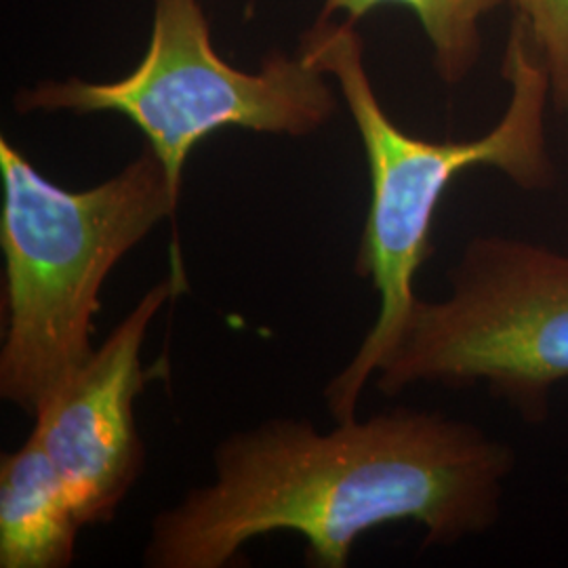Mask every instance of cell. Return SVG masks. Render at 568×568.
<instances>
[{
    "label": "cell",
    "instance_id": "cell-10",
    "mask_svg": "<svg viewBox=\"0 0 568 568\" xmlns=\"http://www.w3.org/2000/svg\"><path fill=\"white\" fill-rule=\"evenodd\" d=\"M567 239H568V230H567ZM567 248H568V246H567Z\"/></svg>",
    "mask_w": 568,
    "mask_h": 568
},
{
    "label": "cell",
    "instance_id": "cell-4",
    "mask_svg": "<svg viewBox=\"0 0 568 568\" xmlns=\"http://www.w3.org/2000/svg\"><path fill=\"white\" fill-rule=\"evenodd\" d=\"M448 284L445 300L417 297L375 387L396 396L422 384H485L527 424H544L554 392L568 384V248L476 236Z\"/></svg>",
    "mask_w": 568,
    "mask_h": 568
},
{
    "label": "cell",
    "instance_id": "cell-1",
    "mask_svg": "<svg viewBox=\"0 0 568 568\" xmlns=\"http://www.w3.org/2000/svg\"><path fill=\"white\" fill-rule=\"evenodd\" d=\"M516 453L483 427L396 406L321 434L272 419L225 438L215 480L161 511L143 565L222 568L255 537L300 532L314 568H344L368 530L415 523L426 546H457L501 518Z\"/></svg>",
    "mask_w": 568,
    "mask_h": 568
},
{
    "label": "cell",
    "instance_id": "cell-8",
    "mask_svg": "<svg viewBox=\"0 0 568 568\" xmlns=\"http://www.w3.org/2000/svg\"><path fill=\"white\" fill-rule=\"evenodd\" d=\"M509 0H325L318 20L344 13L356 23L373 9L400 4L415 13L432 47V63L440 81L457 87L483 58V21Z\"/></svg>",
    "mask_w": 568,
    "mask_h": 568
},
{
    "label": "cell",
    "instance_id": "cell-3",
    "mask_svg": "<svg viewBox=\"0 0 568 568\" xmlns=\"http://www.w3.org/2000/svg\"><path fill=\"white\" fill-rule=\"evenodd\" d=\"M4 339L0 396L30 417L65 386L95 345L103 283L122 257L173 220L180 192L145 148L114 178L65 190L0 138Z\"/></svg>",
    "mask_w": 568,
    "mask_h": 568
},
{
    "label": "cell",
    "instance_id": "cell-9",
    "mask_svg": "<svg viewBox=\"0 0 568 568\" xmlns=\"http://www.w3.org/2000/svg\"><path fill=\"white\" fill-rule=\"evenodd\" d=\"M548 72L551 108L568 122V0H509Z\"/></svg>",
    "mask_w": 568,
    "mask_h": 568
},
{
    "label": "cell",
    "instance_id": "cell-2",
    "mask_svg": "<svg viewBox=\"0 0 568 568\" xmlns=\"http://www.w3.org/2000/svg\"><path fill=\"white\" fill-rule=\"evenodd\" d=\"M354 26L316 20L300 42V55L339 84L371 178L354 272L373 284L379 312L352 361L326 386V406L335 422L356 417L366 384L417 302L415 278L432 255L434 217L450 182L467 169L490 166L525 192H546L556 183L546 129L551 108L548 72L523 21L511 18L501 70L509 84L508 108L490 131L466 142H429L387 116L368 79L365 44Z\"/></svg>",
    "mask_w": 568,
    "mask_h": 568
},
{
    "label": "cell",
    "instance_id": "cell-6",
    "mask_svg": "<svg viewBox=\"0 0 568 568\" xmlns=\"http://www.w3.org/2000/svg\"><path fill=\"white\" fill-rule=\"evenodd\" d=\"M178 291L173 276L152 286L32 417V434L58 467L82 527L114 520L142 476L145 447L133 406L159 371L143 368L142 347L152 321Z\"/></svg>",
    "mask_w": 568,
    "mask_h": 568
},
{
    "label": "cell",
    "instance_id": "cell-7",
    "mask_svg": "<svg viewBox=\"0 0 568 568\" xmlns=\"http://www.w3.org/2000/svg\"><path fill=\"white\" fill-rule=\"evenodd\" d=\"M81 528L58 467L30 432L0 462V567H70Z\"/></svg>",
    "mask_w": 568,
    "mask_h": 568
},
{
    "label": "cell",
    "instance_id": "cell-5",
    "mask_svg": "<svg viewBox=\"0 0 568 568\" xmlns=\"http://www.w3.org/2000/svg\"><path fill=\"white\" fill-rule=\"evenodd\" d=\"M13 105L20 114H121L145 135L180 194L185 161L209 135L239 126L305 138L339 108L325 72L300 53L272 51L260 72L222 60L201 0H154L148 51L121 81H42L20 89Z\"/></svg>",
    "mask_w": 568,
    "mask_h": 568
}]
</instances>
